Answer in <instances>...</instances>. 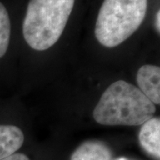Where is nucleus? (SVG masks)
Masks as SVG:
<instances>
[{
    "mask_svg": "<svg viewBox=\"0 0 160 160\" xmlns=\"http://www.w3.org/2000/svg\"><path fill=\"white\" fill-rule=\"evenodd\" d=\"M155 113L156 105L137 86L118 80L103 92L92 117L103 126H136L152 118Z\"/></svg>",
    "mask_w": 160,
    "mask_h": 160,
    "instance_id": "f257e3e1",
    "label": "nucleus"
},
{
    "mask_svg": "<svg viewBox=\"0 0 160 160\" xmlns=\"http://www.w3.org/2000/svg\"><path fill=\"white\" fill-rule=\"evenodd\" d=\"M75 0H29L22 23L23 38L36 51L51 48L62 37Z\"/></svg>",
    "mask_w": 160,
    "mask_h": 160,
    "instance_id": "f03ea898",
    "label": "nucleus"
},
{
    "mask_svg": "<svg viewBox=\"0 0 160 160\" xmlns=\"http://www.w3.org/2000/svg\"><path fill=\"white\" fill-rule=\"evenodd\" d=\"M148 0H104L98 13L94 34L102 46L114 48L142 24Z\"/></svg>",
    "mask_w": 160,
    "mask_h": 160,
    "instance_id": "7ed1b4c3",
    "label": "nucleus"
},
{
    "mask_svg": "<svg viewBox=\"0 0 160 160\" xmlns=\"http://www.w3.org/2000/svg\"><path fill=\"white\" fill-rule=\"evenodd\" d=\"M138 88L155 105L160 104V68L146 64L138 69L136 74Z\"/></svg>",
    "mask_w": 160,
    "mask_h": 160,
    "instance_id": "20e7f679",
    "label": "nucleus"
},
{
    "mask_svg": "<svg viewBox=\"0 0 160 160\" xmlns=\"http://www.w3.org/2000/svg\"><path fill=\"white\" fill-rule=\"evenodd\" d=\"M139 142L142 149L156 160L160 158V118L153 117L143 123L139 132Z\"/></svg>",
    "mask_w": 160,
    "mask_h": 160,
    "instance_id": "39448f33",
    "label": "nucleus"
},
{
    "mask_svg": "<svg viewBox=\"0 0 160 160\" xmlns=\"http://www.w3.org/2000/svg\"><path fill=\"white\" fill-rule=\"evenodd\" d=\"M23 142L24 133L20 127L0 123V160L17 153Z\"/></svg>",
    "mask_w": 160,
    "mask_h": 160,
    "instance_id": "423d86ee",
    "label": "nucleus"
},
{
    "mask_svg": "<svg viewBox=\"0 0 160 160\" xmlns=\"http://www.w3.org/2000/svg\"><path fill=\"white\" fill-rule=\"evenodd\" d=\"M113 153L109 146L101 141H86L75 149L70 160H112Z\"/></svg>",
    "mask_w": 160,
    "mask_h": 160,
    "instance_id": "0eeeda50",
    "label": "nucleus"
},
{
    "mask_svg": "<svg viewBox=\"0 0 160 160\" xmlns=\"http://www.w3.org/2000/svg\"><path fill=\"white\" fill-rule=\"evenodd\" d=\"M11 38V21L6 7L0 2V61L7 53Z\"/></svg>",
    "mask_w": 160,
    "mask_h": 160,
    "instance_id": "6e6552de",
    "label": "nucleus"
},
{
    "mask_svg": "<svg viewBox=\"0 0 160 160\" xmlns=\"http://www.w3.org/2000/svg\"><path fill=\"white\" fill-rule=\"evenodd\" d=\"M2 160H30L28 156H26L23 153H14L8 158H6Z\"/></svg>",
    "mask_w": 160,
    "mask_h": 160,
    "instance_id": "1a4fd4ad",
    "label": "nucleus"
},
{
    "mask_svg": "<svg viewBox=\"0 0 160 160\" xmlns=\"http://www.w3.org/2000/svg\"><path fill=\"white\" fill-rule=\"evenodd\" d=\"M160 11L158 10L157 13H156V17H155V27L156 29L158 30V33L160 32Z\"/></svg>",
    "mask_w": 160,
    "mask_h": 160,
    "instance_id": "9d476101",
    "label": "nucleus"
}]
</instances>
